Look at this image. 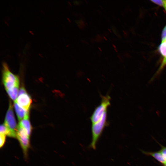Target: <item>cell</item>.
Listing matches in <instances>:
<instances>
[{
	"label": "cell",
	"instance_id": "obj_1",
	"mask_svg": "<svg viewBox=\"0 0 166 166\" xmlns=\"http://www.w3.org/2000/svg\"><path fill=\"white\" fill-rule=\"evenodd\" d=\"M109 125L107 120V111L105 113L101 119L97 122L91 124V140L90 147L95 150L97 144L103 131Z\"/></svg>",
	"mask_w": 166,
	"mask_h": 166
},
{
	"label": "cell",
	"instance_id": "obj_2",
	"mask_svg": "<svg viewBox=\"0 0 166 166\" xmlns=\"http://www.w3.org/2000/svg\"><path fill=\"white\" fill-rule=\"evenodd\" d=\"M100 104L94 110L90 117L91 124L99 121L105 112L107 111L108 107L111 105V97L108 95L101 96Z\"/></svg>",
	"mask_w": 166,
	"mask_h": 166
},
{
	"label": "cell",
	"instance_id": "obj_3",
	"mask_svg": "<svg viewBox=\"0 0 166 166\" xmlns=\"http://www.w3.org/2000/svg\"><path fill=\"white\" fill-rule=\"evenodd\" d=\"M2 81L6 91L19 87L18 78L10 71L5 62L2 64Z\"/></svg>",
	"mask_w": 166,
	"mask_h": 166
},
{
	"label": "cell",
	"instance_id": "obj_4",
	"mask_svg": "<svg viewBox=\"0 0 166 166\" xmlns=\"http://www.w3.org/2000/svg\"><path fill=\"white\" fill-rule=\"evenodd\" d=\"M4 123L10 132L11 137H16L17 136L18 126L16 124L11 103L9 104V107L6 116Z\"/></svg>",
	"mask_w": 166,
	"mask_h": 166
},
{
	"label": "cell",
	"instance_id": "obj_5",
	"mask_svg": "<svg viewBox=\"0 0 166 166\" xmlns=\"http://www.w3.org/2000/svg\"><path fill=\"white\" fill-rule=\"evenodd\" d=\"M17 136L25 155H27L28 148L30 146V136L27 131L19 125L18 126Z\"/></svg>",
	"mask_w": 166,
	"mask_h": 166
},
{
	"label": "cell",
	"instance_id": "obj_6",
	"mask_svg": "<svg viewBox=\"0 0 166 166\" xmlns=\"http://www.w3.org/2000/svg\"><path fill=\"white\" fill-rule=\"evenodd\" d=\"M14 102L20 107L29 111L32 100L30 96L26 93L18 96Z\"/></svg>",
	"mask_w": 166,
	"mask_h": 166
},
{
	"label": "cell",
	"instance_id": "obj_7",
	"mask_svg": "<svg viewBox=\"0 0 166 166\" xmlns=\"http://www.w3.org/2000/svg\"><path fill=\"white\" fill-rule=\"evenodd\" d=\"M14 107L18 120L19 121L29 114V111H26L20 107L15 102H14Z\"/></svg>",
	"mask_w": 166,
	"mask_h": 166
},
{
	"label": "cell",
	"instance_id": "obj_8",
	"mask_svg": "<svg viewBox=\"0 0 166 166\" xmlns=\"http://www.w3.org/2000/svg\"><path fill=\"white\" fill-rule=\"evenodd\" d=\"M18 125L24 128L30 136L32 131V127L29 120V114L19 121Z\"/></svg>",
	"mask_w": 166,
	"mask_h": 166
},
{
	"label": "cell",
	"instance_id": "obj_9",
	"mask_svg": "<svg viewBox=\"0 0 166 166\" xmlns=\"http://www.w3.org/2000/svg\"><path fill=\"white\" fill-rule=\"evenodd\" d=\"M142 152L145 154L152 156L162 164H164L166 162V159L160 151L155 152H149L142 151Z\"/></svg>",
	"mask_w": 166,
	"mask_h": 166
},
{
	"label": "cell",
	"instance_id": "obj_10",
	"mask_svg": "<svg viewBox=\"0 0 166 166\" xmlns=\"http://www.w3.org/2000/svg\"><path fill=\"white\" fill-rule=\"evenodd\" d=\"M18 88L19 87H17L6 91L10 98L14 101L16 100L18 96Z\"/></svg>",
	"mask_w": 166,
	"mask_h": 166
},
{
	"label": "cell",
	"instance_id": "obj_11",
	"mask_svg": "<svg viewBox=\"0 0 166 166\" xmlns=\"http://www.w3.org/2000/svg\"><path fill=\"white\" fill-rule=\"evenodd\" d=\"M0 134L7 135L11 137L10 132L4 123L0 126Z\"/></svg>",
	"mask_w": 166,
	"mask_h": 166
},
{
	"label": "cell",
	"instance_id": "obj_12",
	"mask_svg": "<svg viewBox=\"0 0 166 166\" xmlns=\"http://www.w3.org/2000/svg\"><path fill=\"white\" fill-rule=\"evenodd\" d=\"M159 50L161 54L164 57L166 56V40L159 45Z\"/></svg>",
	"mask_w": 166,
	"mask_h": 166
},
{
	"label": "cell",
	"instance_id": "obj_13",
	"mask_svg": "<svg viewBox=\"0 0 166 166\" xmlns=\"http://www.w3.org/2000/svg\"><path fill=\"white\" fill-rule=\"evenodd\" d=\"M166 65V56L164 57V59L163 60L162 62L160 65L159 68L158 69V70L155 74L154 75L153 77L151 79L152 80L156 75H157L160 72V71L163 68L164 66Z\"/></svg>",
	"mask_w": 166,
	"mask_h": 166
},
{
	"label": "cell",
	"instance_id": "obj_14",
	"mask_svg": "<svg viewBox=\"0 0 166 166\" xmlns=\"http://www.w3.org/2000/svg\"><path fill=\"white\" fill-rule=\"evenodd\" d=\"M6 135L0 134V148H2L5 144V140H6Z\"/></svg>",
	"mask_w": 166,
	"mask_h": 166
},
{
	"label": "cell",
	"instance_id": "obj_15",
	"mask_svg": "<svg viewBox=\"0 0 166 166\" xmlns=\"http://www.w3.org/2000/svg\"><path fill=\"white\" fill-rule=\"evenodd\" d=\"M162 43L164 42L166 40V25L164 28L161 35Z\"/></svg>",
	"mask_w": 166,
	"mask_h": 166
},
{
	"label": "cell",
	"instance_id": "obj_16",
	"mask_svg": "<svg viewBox=\"0 0 166 166\" xmlns=\"http://www.w3.org/2000/svg\"><path fill=\"white\" fill-rule=\"evenodd\" d=\"M152 2L157 4L161 6L164 7L165 5V3L164 0H151Z\"/></svg>",
	"mask_w": 166,
	"mask_h": 166
},
{
	"label": "cell",
	"instance_id": "obj_17",
	"mask_svg": "<svg viewBox=\"0 0 166 166\" xmlns=\"http://www.w3.org/2000/svg\"><path fill=\"white\" fill-rule=\"evenodd\" d=\"M160 151L166 160V147L162 146Z\"/></svg>",
	"mask_w": 166,
	"mask_h": 166
},
{
	"label": "cell",
	"instance_id": "obj_18",
	"mask_svg": "<svg viewBox=\"0 0 166 166\" xmlns=\"http://www.w3.org/2000/svg\"><path fill=\"white\" fill-rule=\"evenodd\" d=\"M26 93V92L24 88L22 87L19 90L18 96Z\"/></svg>",
	"mask_w": 166,
	"mask_h": 166
},
{
	"label": "cell",
	"instance_id": "obj_19",
	"mask_svg": "<svg viewBox=\"0 0 166 166\" xmlns=\"http://www.w3.org/2000/svg\"><path fill=\"white\" fill-rule=\"evenodd\" d=\"M74 4H76V5H78L79 4V2L78 1H75L74 2Z\"/></svg>",
	"mask_w": 166,
	"mask_h": 166
},
{
	"label": "cell",
	"instance_id": "obj_20",
	"mask_svg": "<svg viewBox=\"0 0 166 166\" xmlns=\"http://www.w3.org/2000/svg\"><path fill=\"white\" fill-rule=\"evenodd\" d=\"M164 1L165 3V5L164 7V8L166 11V0H164Z\"/></svg>",
	"mask_w": 166,
	"mask_h": 166
},
{
	"label": "cell",
	"instance_id": "obj_21",
	"mask_svg": "<svg viewBox=\"0 0 166 166\" xmlns=\"http://www.w3.org/2000/svg\"><path fill=\"white\" fill-rule=\"evenodd\" d=\"M164 164V166H166V162Z\"/></svg>",
	"mask_w": 166,
	"mask_h": 166
},
{
	"label": "cell",
	"instance_id": "obj_22",
	"mask_svg": "<svg viewBox=\"0 0 166 166\" xmlns=\"http://www.w3.org/2000/svg\"></svg>",
	"mask_w": 166,
	"mask_h": 166
}]
</instances>
